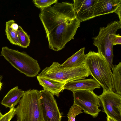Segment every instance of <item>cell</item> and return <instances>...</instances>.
<instances>
[{
  "mask_svg": "<svg viewBox=\"0 0 121 121\" xmlns=\"http://www.w3.org/2000/svg\"><path fill=\"white\" fill-rule=\"evenodd\" d=\"M39 17L45 29L50 49L62 50L74 37L80 22L73 4L57 2L52 6L41 9Z\"/></svg>",
  "mask_w": 121,
  "mask_h": 121,
  "instance_id": "1",
  "label": "cell"
},
{
  "mask_svg": "<svg viewBox=\"0 0 121 121\" xmlns=\"http://www.w3.org/2000/svg\"><path fill=\"white\" fill-rule=\"evenodd\" d=\"M86 55L85 63L90 75L103 89L114 92L112 72L105 57L100 53L91 51Z\"/></svg>",
  "mask_w": 121,
  "mask_h": 121,
  "instance_id": "2",
  "label": "cell"
},
{
  "mask_svg": "<svg viewBox=\"0 0 121 121\" xmlns=\"http://www.w3.org/2000/svg\"><path fill=\"white\" fill-rule=\"evenodd\" d=\"M39 91L25 92L16 108L17 121H43L39 102Z\"/></svg>",
  "mask_w": 121,
  "mask_h": 121,
  "instance_id": "3",
  "label": "cell"
},
{
  "mask_svg": "<svg viewBox=\"0 0 121 121\" xmlns=\"http://www.w3.org/2000/svg\"><path fill=\"white\" fill-rule=\"evenodd\" d=\"M0 56H2L14 68L29 77L36 76L40 70L37 61L23 52L3 47Z\"/></svg>",
  "mask_w": 121,
  "mask_h": 121,
  "instance_id": "4",
  "label": "cell"
},
{
  "mask_svg": "<svg viewBox=\"0 0 121 121\" xmlns=\"http://www.w3.org/2000/svg\"><path fill=\"white\" fill-rule=\"evenodd\" d=\"M90 75L85 63L77 67L66 68L62 67L58 62H54L38 75L66 83L72 81L84 79Z\"/></svg>",
  "mask_w": 121,
  "mask_h": 121,
  "instance_id": "5",
  "label": "cell"
},
{
  "mask_svg": "<svg viewBox=\"0 0 121 121\" xmlns=\"http://www.w3.org/2000/svg\"><path fill=\"white\" fill-rule=\"evenodd\" d=\"M121 28V23L119 21H114L108 24L105 27H100L98 35L93 38V44L98 48L97 52L105 57L111 69L113 65L112 39L118 30Z\"/></svg>",
  "mask_w": 121,
  "mask_h": 121,
  "instance_id": "6",
  "label": "cell"
},
{
  "mask_svg": "<svg viewBox=\"0 0 121 121\" xmlns=\"http://www.w3.org/2000/svg\"><path fill=\"white\" fill-rule=\"evenodd\" d=\"M73 92V104L80 107L86 114L94 118L96 117L101 111L99 108L101 104L98 96L93 91L80 90Z\"/></svg>",
  "mask_w": 121,
  "mask_h": 121,
  "instance_id": "7",
  "label": "cell"
},
{
  "mask_svg": "<svg viewBox=\"0 0 121 121\" xmlns=\"http://www.w3.org/2000/svg\"><path fill=\"white\" fill-rule=\"evenodd\" d=\"M39 102L44 121H61L62 116L56 99L52 93L39 91Z\"/></svg>",
  "mask_w": 121,
  "mask_h": 121,
  "instance_id": "8",
  "label": "cell"
},
{
  "mask_svg": "<svg viewBox=\"0 0 121 121\" xmlns=\"http://www.w3.org/2000/svg\"><path fill=\"white\" fill-rule=\"evenodd\" d=\"M98 96L104 112L107 116L121 121V95L112 91L103 89Z\"/></svg>",
  "mask_w": 121,
  "mask_h": 121,
  "instance_id": "9",
  "label": "cell"
},
{
  "mask_svg": "<svg viewBox=\"0 0 121 121\" xmlns=\"http://www.w3.org/2000/svg\"><path fill=\"white\" fill-rule=\"evenodd\" d=\"M121 5V0H94L91 11L95 17L114 12Z\"/></svg>",
  "mask_w": 121,
  "mask_h": 121,
  "instance_id": "10",
  "label": "cell"
},
{
  "mask_svg": "<svg viewBox=\"0 0 121 121\" xmlns=\"http://www.w3.org/2000/svg\"><path fill=\"white\" fill-rule=\"evenodd\" d=\"M73 1L74 10L80 22L94 18L91 8L94 0H73Z\"/></svg>",
  "mask_w": 121,
  "mask_h": 121,
  "instance_id": "11",
  "label": "cell"
},
{
  "mask_svg": "<svg viewBox=\"0 0 121 121\" xmlns=\"http://www.w3.org/2000/svg\"><path fill=\"white\" fill-rule=\"evenodd\" d=\"M101 86L94 79H83L75 80L66 83L64 90L71 91L73 92L77 90H86L93 91L96 88H99Z\"/></svg>",
  "mask_w": 121,
  "mask_h": 121,
  "instance_id": "12",
  "label": "cell"
},
{
  "mask_svg": "<svg viewBox=\"0 0 121 121\" xmlns=\"http://www.w3.org/2000/svg\"><path fill=\"white\" fill-rule=\"evenodd\" d=\"M37 78L39 84L43 87L44 90L50 92L53 95L58 97L60 93L64 90L66 84L38 75L37 76Z\"/></svg>",
  "mask_w": 121,
  "mask_h": 121,
  "instance_id": "13",
  "label": "cell"
},
{
  "mask_svg": "<svg viewBox=\"0 0 121 121\" xmlns=\"http://www.w3.org/2000/svg\"><path fill=\"white\" fill-rule=\"evenodd\" d=\"M25 91L19 89L17 86L10 89L4 97L1 103L6 108H11L19 102Z\"/></svg>",
  "mask_w": 121,
  "mask_h": 121,
  "instance_id": "14",
  "label": "cell"
},
{
  "mask_svg": "<svg viewBox=\"0 0 121 121\" xmlns=\"http://www.w3.org/2000/svg\"><path fill=\"white\" fill-rule=\"evenodd\" d=\"M85 48L81 49L61 64L66 68H76L85 63L86 54L84 53Z\"/></svg>",
  "mask_w": 121,
  "mask_h": 121,
  "instance_id": "15",
  "label": "cell"
},
{
  "mask_svg": "<svg viewBox=\"0 0 121 121\" xmlns=\"http://www.w3.org/2000/svg\"><path fill=\"white\" fill-rule=\"evenodd\" d=\"M112 69L114 91L121 95V62L113 65Z\"/></svg>",
  "mask_w": 121,
  "mask_h": 121,
  "instance_id": "16",
  "label": "cell"
},
{
  "mask_svg": "<svg viewBox=\"0 0 121 121\" xmlns=\"http://www.w3.org/2000/svg\"><path fill=\"white\" fill-rule=\"evenodd\" d=\"M5 31L7 38L10 43L20 46L17 31L13 30L11 27L10 20L6 22Z\"/></svg>",
  "mask_w": 121,
  "mask_h": 121,
  "instance_id": "17",
  "label": "cell"
},
{
  "mask_svg": "<svg viewBox=\"0 0 121 121\" xmlns=\"http://www.w3.org/2000/svg\"><path fill=\"white\" fill-rule=\"evenodd\" d=\"M17 33L20 47L23 48H27L29 46L30 42V36L20 26H19Z\"/></svg>",
  "mask_w": 121,
  "mask_h": 121,
  "instance_id": "18",
  "label": "cell"
},
{
  "mask_svg": "<svg viewBox=\"0 0 121 121\" xmlns=\"http://www.w3.org/2000/svg\"><path fill=\"white\" fill-rule=\"evenodd\" d=\"M82 109L76 104H73L69 109L67 114L68 121H75L76 117L79 114L82 113Z\"/></svg>",
  "mask_w": 121,
  "mask_h": 121,
  "instance_id": "19",
  "label": "cell"
},
{
  "mask_svg": "<svg viewBox=\"0 0 121 121\" xmlns=\"http://www.w3.org/2000/svg\"><path fill=\"white\" fill-rule=\"evenodd\" d=\"M58 1L57 0H33L35 6L41 9L48 7Z\"/></svg>",
  "mask_w": 121,
  "mask_h": 121,
  "instance_id": "20",
  "label": "cell"
},
{
  "mask_svg": "<svg viewBox=\"0 0 121 121\" xmlns=\"http://www.w3.org/2000/svg\"><path fill=\"white\" fill-rule=\"evenodd\" d=\"M16 112L15 108H11L7 113L0 117V121H10L16 114Z\"/></svg>",
  "mask_w": 121,
  "mask_h": 121,
  "instance_id": "21",
  "label": "cell"
},
{
  "mask_svg": "<svg viewBox=\"0 0 121 121\" xmlns=\"http://www.w3.org/2000/svg\"><path fill=\"white\" fill-rule=\"evenodd\" d=\"M121 44V36L119 34L114 35L112 40V44L113 46Z\"/></svg>",
  "mask_w": 121,
  "mask_h": 121,
  "instance_id": "22",
  "label": "cell"
},
{
  "mask_svg": "<svg viewBox=\"0 0 121 121\" xmlns=\"http://www.w3.org/2000/svg\"><path fill=\"white\" fill-rule=\"evenodd\" d=\"M121 5H120L116 9L114 13H117L119 18V22L121 23Z\"/></svg>",
  "mask_w": 121,
  "mask_h": 121,
  "instance_id": "23",
  "label": "cell"
},
{
  "mask_svg": "<svg viewBox=\"0 0 121 121\" xmlns=\"http://www.w3.org/2000/svg\"><path fill=\"white\" fill-rule=\"evenodd\" d=\"M107 121H118L112 118L107 116Z\"/></svg>",
  "mask_w": 121,
  "mask_h": 121,
  "instance_id": "24",
  "label": "cell"
},
{
  "mask_svg": "<svg viewBox=\"0 0 121 121\" xmlns=\"http://www.w3.org/2000/svg\"><path fill=\"white\" fill-rule=\"evenodd\" d=\"M3 85V83L1 82L0 83V91L1 90V89H2V86Z\"/></svg>",
  "mask_w": 121,
  "mask_h": 121,
  "instance_id": "25",
  "label": "cell"
},
{
  "mask_svg": "<svg viewBox=\"0 0 121 121\" xmlns=\"http://www.w3.org/2000/svg\"><path fill=\"white\" fill-rule=\"evenodd\" d=\"M3 78V77L2 75H0V83L1 82V80Z\"/></svg>",
  "mask_w": 121,
  "mask_h": 121,
  "instance_id": "26",
  "label": "cell"
},
{
  "mask_svg": "<svg viewBox=\"0 0 121 121\" xmlns=\"http://www.w3.org/2000/svg\"><path fill=\"white\" fill-rule=\"evenodd\" d=\"M3 115L1 113L0 111V117H2Z\"/></svg>",
  "mask_w": 121,
  "mask_h": 121,
  "instance_id": "27",
  "label": "cell"
},
{
  "mask_svg": "<svg viewBox=\"0 0 121 121\" xmlns=\"http://www.w3.org/2000/svg\"></svg>",
  "mask_w": 121,
  "mask_h": 121,
  "instance_id": "28",
  "label": "cell"
}]
</instances>
